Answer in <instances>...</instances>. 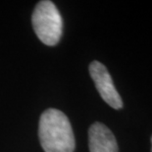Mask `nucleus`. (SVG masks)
<instances>
[{"label": "nucleus", "instance_id": "obj_1", "mask_svg": "<svg viewBox=\"0 0 152 152\" xmlns=\"http://www.w3.org/2000/svg\"><path fill=\"white\" fill-rule=\"evenodd\" d=\"M38 136L45 152H74L75 136L69 119L59 110L48 109L39 119Z\"/></svg>", "mask_w": 152, "mask_h": 152}, {"label": "nucleus", "instance_id": "obj_2", "mask_svg": "<svg viewBox=\"0 0 152 152\" xmlns=\"http://www.w3.org/2000/svg\"><path fill=\"white\" fill-rule=\"evenodd\" d=\"M31 23L38 39L47 46L59 43L63 32V20L56 5L49 0H43L35 6Z\"/></svg>", "mask_w": 152, "mask_h": 152}, {"label": "nucleus", "instance_id": "obj_3", "mask_svg": "<svg viewBox=\"0 0 152 152\" xmlns=\"http://www.w3.org/2000/svg\"><path fill=\"white\" fill-rule=\"evenodd\" d=\"M89 73L101 98L113 109H121L123 107L121 96L116 90L112 77L104 64L96 60L92 61L89 65Z\"/></svg>", "mask_w": 152, "mask_h": 152}, {"label": "nucleus", "instance_id": "obj_4", "mask_svg": "<svg viewBox=\"0 0 152 152\" xmlns=\"http://www.w3.org/2000/svg\"><path fill=\"white\" fill-rule=\"evenodd\" d=\"M88 144L90 152H119L114 134L101 122H94L89 128Z\"/></svg>", "mask_w": 152, "mask_h": 152}, {"label": "nucleus", "instance_id": "obj_5", "mask_svg": "<svg viewBox=\"0 0 152 152\" xmlns=\"http://www.w3.org/2000/svg\"><path fill=\"white\" fill-rule=\"evenodd\" d=\"M151 143H152V136H151ZM151 151H152V147H151Z\"/></svg>", "mask_w": 152, "mask_h": 152}]
</instances>
